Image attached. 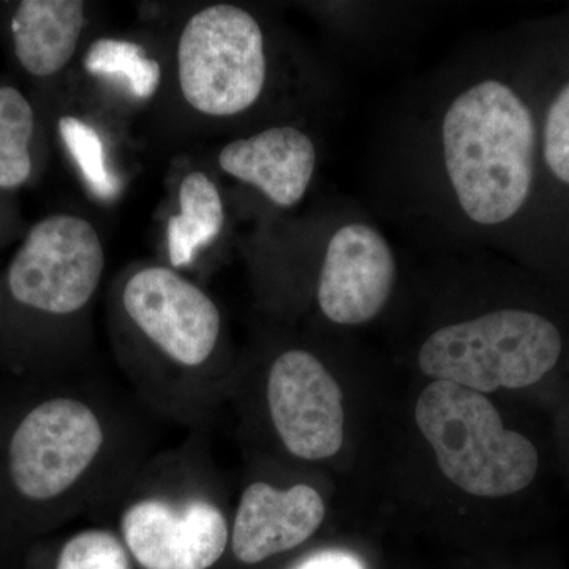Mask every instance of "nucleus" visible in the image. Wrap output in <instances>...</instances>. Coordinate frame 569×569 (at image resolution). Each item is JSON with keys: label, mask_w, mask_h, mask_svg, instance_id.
Instances as JSON below:
<instances>
[{"label": "nucleus", "mask_w": 569, "mask_h": 569, "mask_svg": "<svg viewBox=\"0 0 569 569\" xmlns=\"http://www.w3.org/2000/svg\"><path fill=\"white\" fill-rule=\"evenodd\" d=\"M366 187L370 212L418 249L503 253L542 271L527 22L468 41L392 100Z\"/></svg>", "instance_id": "1"}, {"label": "nucleus", "mask_w": 569, "mask_h": 569, "mask_svg": "<svg viewBox=\"0 0 569 569\" xmlns=\"http://www.w3.org/2000/svg\"><path fill=\"white\" fill-rule=\"evenodd\" d=\"M121 306L162 366L149 402L186 421L216 407L217 387L208 373L223 323L211 296L173 269L149 266L123 283Z\"/></svg>", "instance_id": "2"}, {"label": "nucleus", "mask_w": 569, "mask_h": 569, "mask_svg": "<svg viewBox=\"0 0 569 569\" xmlns=\"http://www.w3.org/2000/svg\"><path fill=\"white\" fill-rule=\"evenodd\" d=\"M563 350V332L552 318L530 307L498 306L430 329L417 365L430 381L486 396L533 387L559 366Z\"/></svg>", "instance_id": "3"}, {"label": "nucleus", "mask_w": 569, "mask_h": 569, "mask_svg": "<svg viewBox=\"0 0 569 569\" xmlns=\"http://www.w3.org/2000/svg\"><path fill=\"white\" fill-rule=\"evenodd\" d=\"M415 421L441 473L468 496H515L537 478V447L507 429L485 395L430 381L418 397Z\"/></svg>", "instance_id": "4"}, {"label": "nucleus", "mask_w": 569, "mask_h": 569, "mask_svg": "<svg viewBox=\"0 0 569 569\" xmlns=\"http://www.w3.org/2000/svg\"><path fill=\"white\" fill-rule=\"evenodd\" d=\"M110 415L96 400L52 397L26 415L9 447L11 481L22 497L54 501L91 493L116 451Z\"/></svg>", "instance_id": "5"}, {"label": "nucleus", "mask_w": 569, "mask_h": 569, "mask_svg": "<svg viewBox=\"0 0 569 569\" xmlns=\"http://www.w3.org/2000/svg\"><path fill=\"white\" fill-rule=\"evenodd\" d=\"M183 99L213 118L253 111L268 96L272 58L261 21L242 7L216 3L194 13L178 44Z\"/></svg>", "instance_id": "6"}, {"label": "nucleus", "mask_w": 569, "mask_h": 569, "mask_svg": "<svg viewBox=\"0 0 569 569\" xmlns=\"http://www.w3.org/2000/svg\"><path fill=\"white\" fill-rule=\"evenodd\" d=\"M197 479H167L130 490L118 535L142 569H209L230 548L231 520Z\"/></svg>", "instance_id": "7"}, {"label": "nucleus", "mask_w": 569, "mask_h": 569, "mask_svg": "<svg viewBox=\"0 0 569 569\" xmlns=\"http://www.w3.org/2000/svg\"><path fill=\"white\" fill-rule=\"evenodd\" d=\"M400 258L380 220L365 206L348 203L326 224L313 268L318 313L337 328L373 323L391 305Z\"/></svg>", "instance_id": "8"}, {"label": "nucleus", "mask_w": 569, "mask_h": 569, "mask_svg": "<svg viewBox=\"0 0 569 569\" xmlns=\"http://www.w3.org/2000/svg\"><path fill=\"white\" fill-rule=\"evenodd\" d=\"M538 111L542 271L569 272V10L527 22Z\"/></svg>", "instance_id": "9"}, {"label": "nucleus", "mask_w": 569, "mask_h": 569, "mask_svg": "<svg viewBox=\"0 0 569 569\" xmlns=\"http://www.w3.org/2000/svg\"><path fill=\"white\" fill-rule=\"evenodd\" d=\"M103 269L102 242L91 222L67 213L48 217L11 261L10 293L40 312L74 316L92 301Z\"/></svg>", "instance_id": "10"}, {"label": "nucleus", "mask_w": 569, "mask_h": 569, "mask_svg": "<svg viewBox=\"0 0 569 569\" xmlns=\"http://www.w3.org/2000/svg\"><path fill=\"white\" fill-rule=\"evenodd\" d=\"M266 406L288 455L325 462L346 441L343 392L323 359L306 348H287L272 359L266 377Z\"/></svg>", "instance_id": "11"}, {"label": "nucleus", "mask_w": 569, "mask_h": 569, "mask_svg": "<svg viewBox=\"0 0 569 569\" xmlns=\"http://www.w3.org/2000/svg\"><path fill=\"white\" fill-rule=\"evenodd\" d=\"M326 512L323 496L306 482L290 488L250 482L231 519V552L241 563L258 565L299 548L323 526Z\"/></svg>", "instance_id": "12"}, {"label": "nucleus", "mask_w": 569, "mask_h": 569, "mask_svg": "<svg viewBox=\"0 0 569 569\" xmlns=\"http://www.w3.org/2000/svg\"><path fill=\"white\" fill-rule=\"evenodd\" d=\"M320 162L316 138L296 123H274L228 142L219 153L223 173L253 187L268 203L290 211L306 200Z\"/></svg>", "instance_id": "13"}, {"label": "nucleus", "mask_w": 569, "mask_h": 569, "mask_svg": "<svg viewBox=\"0 0 569 569\" xmlns=\"http://www.w3.org/2000/svg\"><path fill=\"white\" fill-rule=\"evenodd\" d=\"M80 0H24L11 20L14 51L36 77L58 73L70 61L84 28Z\"/></svg>", "instance_id": "14"}, {"label": "nucleus", "mask_w": 569, "mask_h": 569, "mask_svg": "<svg viewBox=\"0 0 569 569\" xmlns=\"http://www.w3.org/2000/svg\"><path fill=\"white\" fill-rule=\"evenodd\" d=\"M222 194L203 171H193L179 187V213L168 223V253L174 268L192 263L194 254L212 244L224 227Z\"/></svg>", "instance_id": "15"}, {"label": "nucleus", "mask_w": 569, "mask_h": 569, "mask_svg": "<svg viewBox=\"0 0 569 569\" xmlns=\"http://www.w3.org/2000/svg\"><path fill=\"white\" fill-rule=\"evenodd\" d=\"M337 26L353 50L369 51L387 44L418 18V7L396 2L331 3Z\"/></svg>", "instance_id": "16"}, {"label": "nucleus", "mask_w": 569, "mask_h": 569, "mask_svg": "<svg viewBox=\"0 0 569 569\" xmlns=\"http://www.w3.org/2000/svg\"><path fill=\"white\" fill-rule=\"evenodd\" d=\"M86 70L96 77H112L137 99H151L162 80V67L140 44L118 39L93 41L86 52Z\"/></svg>", "instance_id": "17"}, {"label": "nucleus", "mask_w": 569, "mask_h": 569, "mask_svg": "<svg viewBox=\"0 0 569 569\" xmlns=\"http://www.w3.org/2000/svg\"><path fill=\"white\" fill-rule=\"evenodd\" d=\"M33 111L14 88H0V187L14 189L28 181L32 171Z\"/></svg>", "instance_id": "18"}, {"label": "nucleus", "mask_w": 569, "mask_h": 569, "mask_svg": "<svg viewBox=\"0 0 569 569\" xmlns=\"http://www.w3.org/2000/svg\"><path fill=\"white\" fill-rule=\"evenodd\" d=\"M59 132L92 192L103 200L114 198L121 183L108 168L103 142L93 127L66 116L59 121Z\"/></svg>", "instance_id": "19"}, {"label": "nucleus", "mask_w": 569, "mask_h": 569, "mask_svg": "<svg viewBox=\"0 0 569 569\" xmlns=\"http://www.w3.org/2000/svg\"><path fill=\"white\" fill-rule=\"evenodd\" d=\"M56 569H132V557L114 531L86 529L67 539Z\"/></svg>", "instance_id": "20"}, {"label": "nucleus", "mask_w": 569, "mask_h": 569, "mask_svg": "<svg viewBox=\"0 0 569 569\" xmlns=\"http://www.w3.org/2000/svg\"><path fill=\"white\" fill-rule=\"evenodd\" d=\"M296 569H362L361 563L355 559V557L348 556V553L336 552H321L317 556L310 557L302 561Z\"/></svg>", "instance_id": "21"}]
</instances>
